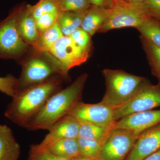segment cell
<instances>
[{
	"label": "cell",
	"instance_id": "1",
	"mask_svg": "<svg viewBox=\"0 0 160 160\" xmlns=\"http://www.w3.org/2000/svg\"><path fill=\"white\" fill-rule=\"evenodd\" d=\"M63 81L57 77L20 91L12 98L4 115L18 126L26 128L50 97L61 89Z\"/></svg>",
	"mask_w": 160,
	"mask_h": 160
},
{
	"label": "cell",
	"instance_id": "2",
	"mask_svg": "<svg viewBox=\"0 0 160 160\" xmlns=\"http://www.w3.org/2000/svg\"><path fill=\"white\" fill-rule=\"evenodd\" d=\"M88 77L87 73L80 75L71 85L55 92L25 129L29 131L49 130L58 121L69 114L77 104L82 101Z\"/></svg>",
	"mask_w": 160,
	"mask_h": 160
},
{
	"label": "cell",
	"instance_id": "3",
	"mask_svg": "<svg viewBox=\"0 0 160 160\" xmlns=\"http://www.w3.org/2000/svg\"><path fill=\"white\" fill-rule=\"evenodd\" d=\"M30 50L19 62L22 70L18 78V92L57 77L67 79L61 64L50 52L36 51L32 48Z\"/></svg>",
	"mask_w": 160,
	"mask_h": 160
},
{
	"label": "cell",
	"instance_id": "4",
	"mask_svg": "<svg viewBox=\"0 0 160 160\" xmlns=\"http://www.w3.org/2000/svg\"><path fill=\"white\" fill-rule=\"evenodd\" d=\"M102 73L106 89L101 102L113 108L129 102L146 80L120 69H104Z\"/></svg>",
	"mask_w": 160,
	"mask_h": 160
},
{
	"label": "cell",
	"instance_id": "5",
	"mask_svg": "<svg viewBox=\"0 0 160 160\" xmlns=\"http://www.w3.org/2000/svg\"><path fill=\"white\" fill-rule=\"evenodd\" d=\"M25 5L15 6L5 19L0 21V59L19 62L31 49L21 37L18 29L19 17Z\"/></svg>",
	"mask_w": 160,
	"mask_h": 160
},
{
	"label": "cell",
	"instance_id": "6",
	"mask_svg": "<svg viewBox=\"0 0 160 160\" xmlns=\"http://www.w3.org/2000/svg\"><path fill=\"white\" fill-rule=\"evenodd\" d=\"M149 17L143 4L116 1L110 8L109 17L98 32L126 27L137 29Z\"/></svg>",
	"mask_w": 160,
	"mask_h": 160
},
{
	"label": "cell",
	"instance_id": "7",
	"mask_svg": "<svg viewBox=\"0 0 160 160\" xmlns=\"http://www.w3.org/2000/svg\"><path fill=\"white\" fill-rule=\"evenodd\" d=\"M160 106V88L146 80L132 98L122 106L113 108L116 122L126 116L152 110Z\"/></svg>",
	"mask_w": 160,
	"mask_h": 160
},
{
	"label": "cell",
	"instance_id": "8",
	"mask_svg": "<svg viewBox=\"0 0 160 160\" xmlns=\"http://www.w3.org/2000/svg\"><path fill=\"white\" fill-rule=\"evenodd\" d=\"M138 136L122 129H112L102 145L98 160H126Z\"/></svg>",
	"mask_w": 160,
	"mask_h": 160
},
{
	"label": "cell",
	"instance_id": "9",
	"mask_svg": "<svg viewBox=\"0 0 160 160\" xmlns=\"http://www.w3.org/2000/svg\"><path fill=\"white\" fill-rule=\"evenodd\" d=\"M69 114L80 124H90L109 129H113L116 122L113 107L102 102L96 104H87L81 101Z\"/></svg>",
	"mask_w": 160,
	"mask_h": 160
},
{
	"label": "cell",
	"instance_id": "10",
	"mask_svg": "<svg viewBox=\"0 0 160 160\" xmlns=\"http://www.w3.org/2000/svg\"><path fill=\"white\" fill-rule=\"evenodd\" d=\"M49 52L61 64L67 79L70 69L85 63L91 55L78 47L70 37L64 36L56 42Z\"/></svg>",
	"mask_w": 160,
	"mask_h": 160
},
{
	"label": "cell",
	"instance_id": "11",
	"mask_svg": "<svg viewBox=\"0 0 160 160\" xmlns=\"http://www.w3.org/2000/svg\"><path fill=\"white\" fill-rule=\"evenodd\" d=\"M160 124V109L137 112L117 121L113 129L129 130L139 135L147 129Z\"/></svg>",
	"mask_w": 160,
	"mask_h": 160
},
{
	"label": "cell",
	"instance_id": "12",
	"mask_svg": "<svg viewBox=\"0 0 160 160\" xmlns=\"http://www.w3.org/2000/svg\"><path fill=\"white\" fill-rule=\"evenodd\" d=\"M160 149V124L139 135L126 160H143Z\"/></svg>",
	"mask_w": 160,
	"mask_h": 160
},
{
	"label": "cell",
	"instance_id": "13",
	"mask_svg": "<svg viewBox=\"0 0 160 160\" xmlns=\"http://www.w3.org/2000/svg\"><path fill=\"white\" fill-rule=\"evenodd\" d=\"M81 124L73 117L68 114L55 123L49 129L39 144H36L42 148L58 140L67 138H78Z\"/></svg>",
	"mask_w": 160,
	"mask_h": 160
},
{
	"label": "cell",
	"instance_id": "14",
	"mask_svg": "<svg viewBox=\"0 0 160 160\" xmlns=\"http://www.w3.org/2000/svg\"><path fill=\"white\" fill-rule=\"evenodd\" d=\"M18 29L21 37L28 45L33 47L40 33L32 12V6L25 4L18 21Z\"/></svg>",
	"mask_w": 160,
	"mask_h": 160
},
{
	"label": "cell",
	"instance_id": "15",
	"mask_svg": "<svg viewBox=\"0 0 160 160\" xmlns=\"http://www.w3.org/2000/svg\"><path fill=\"white\" fill-rule=\"evenodd\" d=\"M21 151V146L11 128L0 124V160H18Z\"/></svg>",
	"mask_w": 160,
	"mask_h": 160
},
{
	"label": "cell",
	"instance_id": "16",
	"mask_svg": "<svg viewBox=\"0 0 160 160\" xmlns=\"http://www.w3.org/2000/svg\"><path fill=\"white\" fill-rule=\"evenodd\" d=\"M110 9L92 5L86 12L81 28L91 37L97 32L106 23L110 13Z\"/></svg>",
	"mask_w": 160,
	"mask_h": 160
},
{
	"label": "cell",
	"instance_id": "17",
	"mask_svg": "<svg viewBox=\"0 0 160 160\" xmlns=\"http://www.w3.org/2000/svg\"><path fill=\"white\" fill-rule=\"evenodd\" d=\"M45 149L59 157L71 160L80 156L77 138H67L58 140L46 147H38Z\"/></svg>",
	"mask_w": 160,
	"mask_h": 160
},
{
	"label": "cell",
	"instance_id": "18",
	"mask_svg": "<svg viewBox=\"0 0 160 160\" xmlns=\"http://www.w3.org/2000/svg\"><path fill=\"white\" fill-rule=\"evenodd\" d=\"M86 11L61 12L57 23L63 36L69 37L73 32L81 28Z\"/></svg>",
	"mask_w": 160,
	"mask_h": 160
},
{
	"label": "cell",
	"instance_id": "19",
	"mask_svg": "<svg viewBox=\"0 0 160 160\" xmlns=\"http://www.w3.org/2000/svg\"><path fill=\"white\" fill-rule=\"evenodd\" d=\"M63 36L57 22L54 26L40 34L37 42L32 48L36 51L49 52L53 44Z\"/></svg>",
	"mask_w": 160,
	"mask_h": 160
},
{
	"label": "cell",
	"instance_id": "20",
	"mask_svg": "<svg viewBox=\"0 0 160 160\" xmlns=\"http://www.w3.org/2000/svg\"><path fill=\"white\" fill-rule=\"evenodd\" d=\"M141 36L160 47V20L152 17L146 19L137 29Z\"/></svg>",
	"mask_w": 160,
	"mask_h": 160
},
{
	"label": "cell",
	"instance_id": "21",
	"mask_svg": "<svg viewBox=\"0 0 160 160\" xmlns=\"http://www.w3.org/2000/svg\"><path fill=\"white\" fill-rule=\"evenodd\" d=\"M143 48L154 76L160 79V47L141 36Z\"/></svg>",
	"mask_w": 160,
	"mask_h": 160
},
{
	"label": "cell",
	"instance_id": "22",
	"mask_svg": "<svg viewBox=\"0 0 160 160\" xmlns=\"http://www.w3.org/2000/svg\"><path fill=\"white\" fill-rule=\"evenodd\" d=\"M112 129L90 124H81L78 137L96 140L103 144Z\"/></svg>",
	"mask_w": 160,
	"mask_h": 160
},
{
	"label": "cell",
	"instance_id": "23",
	"mask_svg": "<svg viewBox=\"0 0 160 160\" xmlns=\"http://www.w3.org/2000/svg\"><path fill=\"white\" fill-rule=\"evenodd\" d=\"M80 155L98 160L102 143L96 140L78 137L77 138Z\"/></svg>",
	"mask_w": 160,
	"mask_h": 160
},
{
	"label": "cell",
	"instance_id": "24",
	"mask_svg": "<svg viewBox=\"0 0 160 160\" xmlns=\"http://www.w3.org/2000/svg\"><path fill=\"white\" fill-rule=\"evenodd\" d=\"M70 38L78 47L84 51L91 54L92 51V43L91 36L79 28L73 32L70 36Z\"/></svg>",
	"mask_w": 160,
	"mask_h": 160
},
{
	"label": "cell",
	"instance_id": "25",
	"mask_svg": "<svg viewBox=\"0 0 160 160\" xmlns=\"http://www.w3.org/2000/svg\"><path fill=\"white\" fill-rule=\"evenodd\" d=\"M58 4L61 12L86 11L92 6L89 0H59Z\"/></svg>",
	"mask_w": 160,
	"mask_h": 160
},
{
	"label": "cell",
	"instance_id": "26",
	"mask_svg": "<svg viewBox=\"0 0 160 160\" xmlns=\"http://www.w3.org/2000/svg\"><path fill=\"white\" fill-rule=\"evenodd\" d=\"M57 11H60L58 3L52 0H40L34 6H32V12L35 20L43 15Z\"/></svg>",
	"mask_w": 160,
	"mask_h": 160
},
{
	"label": "cell",
	"instance_id": "27",
	"mask_svg": "<svg viewBox=\"0 0 160 160\" xmlns=\"http://www.w3.org/2000/svg\"><path fill=\"white\" fill-rule=\"evenodd\" d=\"M18 78L12 74L0 77V91L8 96L14 98L18 93Z\"/></svg>",
	"mask_w": 160,
	"mask_h": 160
},
{
	"label": "cell",
	"instance_id": "28",
	"mask_svg": "<svg viewBox=\"0 0 160 160\" xmlns=\"http://www.w3.org/2000/svg\"><path fill=\"white\" fill-rule=\"evenodd\" d=\"M61 12H49L41 16L36 20L37 27L40 34L48 30L57 22Z\"/></svg>",
	"mask_w": 160,
	"mask_h": 160
},
{
	"label": "cell",
	"instance_id": "29",
	"mask_svg": "<svg viewBox=\"0 0 160 160\" xmlns=\"http://www.w3.org/2000/svg\"><path fill=\"white\" fill-rule=\"evenodd\" d=\"M28 160H70L59 157L45 149L32 145L29 152Z\"/></svg>",
	"mask_w": 160,
	"mask_h": 160
},
{
	"label": "cell",
	"instance_id": "30",
	"mask_svg": "<svg viewBox=\"0 0 160 160\" xmlns=\"http://www.w3.org/2000/svg\"><path fill=\"white\" fill-rule=\"evenodd\" d=\"M143 4L150 17L160 20V0H147Z\"/></svg>",
	"mask_w": 160,
	"mask_h": 160
},
{
	"label": "cell",
	"instance_id": "31",
	"mask_svg": "<svg viewBox=\"0 0 160 160\" xmlns=\"http://www.w3.org/2000/svg\"><path fill=\"white\" fill-rule=\"evenodd\" d=\"M93 6L110 9L115 2L116 0H89Z\"/></svg>",
	"mask_w": 160,
	"mask_h": 160
},
{
	"label": "cell",
	"instance_id": "32",
	"mask_svg": "<svg viewBox=\"0 0 160 160\" xmlns=\"http://www.w3.org/2000/svg\"><path fill=\"white\" fill-rule=\"evenodd\" d=\"M143 160H160V149L147 157Z\"/></svg>",
	"mask_w": 160,
	"mask_h": 160
},
{
	"label": "cell",
	"instance_id": "33",
	"mask_svg": "<svg viewBox=\"0 0 160 160\" xmlns=\"http://www.w3.org/2000/svg\"><path fill=\"white\" fill-rule=\"evenodd\" d=\"M70 160H98L92 158L86 157L82 156L80 155L77 157L73 158Z\"/></svg>",
	"mask_w": 160,
	"mask_h": 160
},
{
	"label": "cell",
	"instance_id": "34",
	"mask_svg": "<svg viewBox=\"0 0 160 160\" xmlns=\"http://www.w3.org/2000/svg\"><path fill=\"white\" fill-rule=\"evenodd\" d=\"M147 0H129V2L135 4H143L146 2Z\"/></svg>",
	"mask_w": 160,
	"mask_h": 160
},
{
	"label": "cell",
	"instance_id": "35",
	"mask_svg": "<svg viewBox=\"0 0 160 160\" xmlns=\"http://www.w3.org/2000/svg\"><path fill=\"white\" fill-rule=\"evenodd\" d=\"M116 1H121V2H129V0H116Z\"/></svg>",
	"mask_w": 160,
	"mask_h": 160
},
{
	"label": "cell",
	"instance_id": "36",
	"mask_svg": "<svg viewBox=\"0 0 160 160\" xmlns=\"http://www.w3.org/2000/svg\"><path fill=\"white\" fill-rule=\"evenodd\" d=\"M52 1H53V2H55L58 3V1H59V0H52Z\"/></svg>",
	"mask_w": 160,
	"mask_h": 160
},
{
	"label": "cell",
	"instance_id": "37",
	"mask_svg": "<svg viewBox=\"0 0 160 160\" xmlns=\"http://www.w3.org/2000/svg\"><path fill=\"white\" fill-rule=\"evenodd\" d=\"M158 80H159V82H158V86H159L160 88V79Z\"/></svg>",
	"mask_w": 160,
	"mask_h": 160
}]
</instances>
